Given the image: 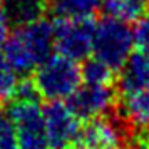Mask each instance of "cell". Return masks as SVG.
<instances>
[{"instance_id":"1","label":"cell","mask_w":149,"mask_h":149,"mask_svg":"<svg viewBox=\"0 0 149 149\" xmlns=\"http://www.w3.org/2000/svg\"><path fill=\"white\" fill-rule=\"evenodd\" d=\"M54 50V24L44 17L22 24L7 37L3 52L19 75H29Z\"/></svg>"},{"instance_id":"2","label":"cell","mask_w":149,"mask_h":149,"mask_svg":"<svg viewBox=\"0 0 149 149\" xmlns=\"http://www.w3.org/2000/svg\"><path fill=\"white\" fill-rule=\"evenodd\" d=\"M37 94L47 101H69L82 84V70L75 61L50 54L34 70Z\"/></svg>"},{"instance_id":"3","label":"cell","mask_w":149,"mask_h":149,"mask_svg":"<svg viewBox=\"0 0 149 149\" xmlns=\"http://www.w3.org/2000/svg\"><path fill=\"white\" fill-rule=\"evenodd\" d=\"M134 49L132 29L126 22L106 15L94 24L92 54L112 70H121Z\"/></svg>"},{"instance_id":"4","label":"cell","mask_w":149,"mask_h":149,"mask_svg":"<svg viewBox=\"0 0 149 149\" xmlns=\"http://www.w3.org/2000/svg\"><path fill=\"white\" fill-rule=\"evenodd\" d=\"M8 116L14 122L19 149H52L49 144L44 109L37 99H20L8 107Z\"/></svg>"},{"instance_id":"5","label":"cell","mask_w":149,"mask_h":149,"mask_svg":"<svg viewBox=\"0 0 149 149\" xmlns=\"http://www.w3.org/2000/svg\"><path fill=\"white\" fill-rule=\"evenodd\" d=\"M92 37L94 22L91 19H57L54 24V49L75 62L89 59Z\"/></svg>"},{"instance_id":"6","label":"cell","mask_w":149,"mask_h":149,"mask_svg":"<svg viewBox=\"0 0 149 149\" xmlns=\"http://www.w3.org/2000/svg\"><path fill=\"white\" fill-rule=\"evenodd\" d=\"M45 129L52 149H74L81 134V117L64 101H49L44 107Z\"/></svg>"},{"instance_id":"7","label":"cell","mask_w":149,"mask_h":149,"mask_svg":"<svg viewBox=\"0 0 149 149\" xmlns=\"http://www.w3.org/2000/svg\"><path fill=\"white\" fill-rule=\"evenodd\" d=\"M117 104V91L112 84H87L82 82L69 99V106L82 121H91L97 117H104L109 112L116 111Z\"/></svg>"},{"instance_id":"8","label":"cell","mask_w":149,"mask_h":149,"mask_svg":"<svg viewBox=\"0 0 149 149\" xmlns=\"http://www.w3.org/2000/svg\"><path fill=\"white\" fill-rule=\"evenodd\" d=\"M124 131L127 129L119 119H91L81 129L74 149H124Z\"/></svg>"},{"instance_id":"9","label":"cell","mask_w":149,"mask_h":149,"mask_svg":"<svg viewBox=\"0 0 149 149\" xmlns=\"http://www.w3.org/2000/svg\"><path fill=\"white\" fill-rule=\"evenodd\" d=\"M116 112L127 131H149V89L117 92Z\"/></svg>"},{"instance_id":"10","label":"cell","mask_w":149,"mask_h":149,"mask_svg":"<svg viewBox=\"0 0 149 149\" xmlns=\"http://www.w3.org/2000/svg\"><path fill=\"white\" fill-rule=\"evenodd\" d=\"M149 89V54L136 50L119 70L117 92Z\"/></svg>"},{"instance_id":"11","label":"cell","mask_w":149,"mask_h":149,"mask_svg":"<svg viewBox=\"0 0 149 149\" xmlns=\"http://www.w3.org/2000/svg\"><path fill=\"white\" fill-rule=\"evenodd\" d=\"M47 8L57 19H92L102 0H47Z\"/></svg>"},{"instance_id":"12","label":"cell","mask_w":149,"mask_h":149,"mask_svg":"<svg viewBox=\"0 0 149 149\" xmlns=\"http://www.w3.org/2000/svg\"><path fill=\"white\" fill-rule=\"evenodd\" d=\"M0 3L8 12L10 20L17 25L42 17V12L47 8V0H0Z\"/></svg>"},{"instance_id":"13","label":"cell","mask_w":149,"mask_h":149,"mask_svg":"<svg viewBox=\"0 0 149 149\" xmlns=\"http://www.w3.org/2000/svg\"><path fill=\"white\" fill-rule=\"evenodd\" d=\"M149 0H102L106 15L121 22H136L146 14Z\"/></svg>"},{"instance_id":"14","label":"cell","mask_w":149,"mask_h":149,"mask_svg":"<svg viewBox=\"0 0 149 149\" xmlns=\"http://www.w3.org/2000/svg\"><path fill=\"white\" fill-rule=\"evenodd\" d=\"M19 84H20L19 72L8 62L3 49H0V104L14 99Z\"/></svg>"},{"instance_id":"15","label":"cell","mask_w":149,"mask_h":149,"mask_svg":"<svg viewBox=\"0 0 149 149\" xmlns=\"http://www.w3.org/2000/svg\"><path fill=\"white\" fill-rule=\"evenodd\" d=\"M82 82H87V84H112L114 82V74L116 70L106 65L104 62H101L99 59H86L82 64Z\"/></svg>"},{"instance_id":"16","label":"cell","mask_w":149,"mask_h":149,"mask_svg":"<svg viewBox=\"0 0 149 149\" xmlns=\"http://www.w3.org/2000/svg\"><path fill=\"white\" fill-rule=\"evenodd\" d=\"M0 149H19L14 122L8 116V111H3L2 106H0Z\"/></svg>"},{"instance_id":"17","label":"cell","mask_w":149,"mask_h":149,"mask_svg":"<svg viewBox=\"0 0 149 149\" xmlns=\"http://www.w3.org/2000/svg\"><path fill=\"white\" fill-rule=\"evenodd\" d=\"M132 39L136 50L149 54V15L144 14L136 20L132 29Z\"/></svg>"},{"instance_id":"18","label":"cell","mask_w":149,"mask_h":149,"mask_svg":"<svg viewBox=\"0 0 149 149\" xmlns=\"http://www.w3.org/2000/svg\"><path fill=\"white\" fill-rule=\"evenodd\" d=\"M10 25H12V20L8 17V12L0 3V44H3L10 35Z\"/></svg>"},{"instance_id":"19","label":"cell","mask_w":149,"mask_h":149,"mask_svg":"<svg viewBox=\"0 0 149 149\" xmlns=\"http://www.w3.org/2000/svg\"><path fill=\"white\" fill-rule=\"evenodd\" d=\"M148 149H149V148H148Z\"/></svg>"}]
</instances>
